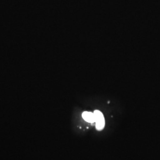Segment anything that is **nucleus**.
I'll list each match as a JSON object with an SVG mask.
<instances>
[{"mask_svg": "<svg viewBox=\"0 0 160 160\" xmlns=\"http://www.w3.org/2000/svg\"><path fill=\"white\" fill-rule=\"evenodd\" d=\"M82 118L88 122H90V123L96 122L95 116H94V113L84 112L82 113Z\"/></svg>", "mask_w": 160, "mask_h": 160, "instance_id": "nucleus-2", "label": "nucleus"}, {"mask_svg": "<svg viewBox=\"0 0 160 160\" xmlns=\"http://www.w3.org/2000/svg\"><path fill=\"white\" fill-rule=\"evenodd\" d=\"M94 114L95 116V120H96V127L97 130H102L104 128L105 121L103 114L101 112L98 110H95L94 112Z\"/></svg>", "mask_w": 160, "mask_h": 160, "instance_id": "nucleus-1", "label": "nucleus"}]
</instances>
